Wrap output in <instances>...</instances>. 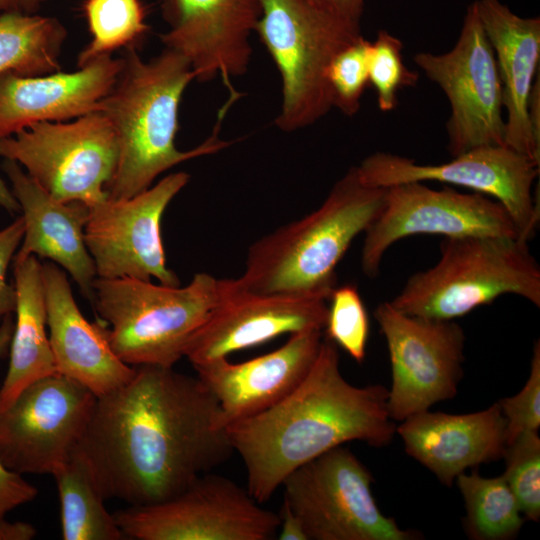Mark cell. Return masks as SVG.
Masks as SVG:
<instances>
[{
    "label": "cell",
    "mask_w": 540,
    "mask_h": 540,
    "mask_svg": "<svg viewBox=\"0 0 540 540\" xmlns=\"http://www.w3.org/2000/svg\"><path fill=\"white\" fill-rule=\"evenodd\" d=\"M105 500L143 506L169 499L231 457L219 404L196 376L135 366L96 397L79 444Z\"/></svg>",
    "instance_id": "cell-1"
},
{
    "label": "cell",
    "mask_w": 540,
    "mask_h": 540,
    "mask_svg": "<svg viewBox=\"0 0 540 540\" xmlns=\"http://www.w3.org/2000/svg\"><path fill=\"white\" fill-rule=\"evenodd\" d=\"M338 346L321 342L317 358L299 386L272 408L229 424L226 431L247 474V491L260 504L301 465L351 441L388 445L396 425L388 389L358 387L341 374Z\"/></svg>",
    "instance_id": "cell-2"
},
{
    "label": "cell",
    "mask_w": 540,
    "mask_h": 540,
    "mask_svg": "<svg viewBox=\"0 0 540 540\" xmlns=\"http://www.w3.org/2000/svg\"><path fill=\"white\" fill-rule=\"evenodd\" d=\"M123 59V68L98 109L110 120L119 144L118 165L106 189L107 198L113 200L133 197L175 165L231 144L218 138L226 113L221 109L218 125L209 138L188 151L176 147L179 105L185 89L195 79L182 54L165 48L145 61L131 46Z\"/></svg>",
    "instance_id": "cell-3"
},
{
    "label": "cell",
    "mask_w": 540,
    "mask_h": 540,
    "mask_svg": "<svg viewBox=\"0 0 540 540\" xmlns=\"http://www.w3.org/2000/svg\"><path fill=\"white\" fill-rule=\"evenodd\" d=\"M385 192L364 184L357 168H350L318 209L249 247L238 287L252 294L328 300L338 263L379 213Z\"/></svg>",
    "instance_id": "cell-4"
},
{
    "label": "cell",
    "mask_w": 540,
    "mask_h": 540,
    "mask_svg": "<svg viewBox=\"0 0 540 540\" xmlns=\"http://www.w3.org/2000/svg\"><path fill=\"white\" fill-rule=\"evenodd\" d=\"M231 279L197 273L186 286H166L134 278L93 283L91 304L110 328L108 341L130 366L173 367L213 309L225 298Z\"/></svg>",
    "instance_id": "cell-5"
},
{
    "label": "cell",
    "mask_w": 540,
    "mask_h": 540,
    "mask_svg": "<svg viewBox=\"0 0 540 540\" xmlns=\"http://www.w3.org/2000/svg\"><path fill=\"white\" fill-rule=\"evenodd\" d=\"M431 268L412 275L390 303L412 316L454 320L502 295L540 306V267L519 237L444 238Z\"/></svg>",
    "instance_id": "cell-6"
},
{
    "label": "cell",
    "mask_w": 540,
    "mask_h": 540,
    "mask_svg": "<svg viewBox=\"0 0 540 540\" xmlns=\"http://www.w3.org/2000/svg\"><path fill=\"white\" fill-rule=\"evenodd\" d=\"M255 31L282 80L275 124L285 132L314 124L333 107L327 68L341 49L362 36L360 23L307 0H261Z\"/></svg>",
    "instance_id": "cell-7"
},
{
    "label": "cell",
    "mask_w": 540,
    "mask_h": 540,
    "mask_svg": "<svg viewBox=\"0 0 540 540\" xmlns=\"http://www.w3.org/2000/svg\"><path fill=\"white\" fill-rule=\"evenodd\" d=\"M0 156L17 162L56 200L92 207L107 198L119 144L110 120L95 111L68 122H38L1 138Z\"/></svg>",
    "instance_id": "cell-8"
},
{
    "label": "cell",
    "mask_w": 540,
    "mask_h": 540,
    "mask_svg": "<svg viewBox=\"0 0 540 540\" xmlns=\"http://www.w3.org/2000/svg\"><path fill=\"white\" fill-rule=\"evenodd\" d=\"M373 477L342 445L292 471L282 482L283 502L299 519L307 540H413L379 509Z\"/></svg>",
    "instance_id": "cell-9"
},
{
    "label": "cell",
    "mask_w": 540,
    "mask_h": 540,
    "mask_svg": "<svg viewBox=\"0 0 540 540\" xmlns=\"http://www.w3.org/2000/svg\"><path fill=\"white\" fill-rule=\"evenodd\" d=\"M113 516L125 538L136 540H270L280 523L247 489L210 473L169 499Z\"/></svg>",
    "instance_id": "cell-10"
},
{
    "label": "cell",
    "mask_w": 540,
    "mask_h": 540,
    "mask_svg": "<svg viewBox=\"0 0 540 540\" xmlns=\"http://www.w3.org/2000/svg\"><path fill=\"white\" fill-rule=\"evenodd\" d=\"M414 62L450 102L446 128L453 157L477 147L504 145L502 84L476 1L467 9L452 50L439 55L417 53Z\"/></svg>",
    "instance_id": "cell-11"
},
{
    "label": "cell",
    "mask_w": 540,
    "mask_h": 540,
    "mask_svg": "<svg viewBox=\"0 0 540 540\" xmlns=\"http://www.w3.org/2000/svg\"><path fill=\"white\" fill-rule=\"evenodd\" d=\"M373 314L388 347L391 418L403 421L452 399L463 376L465 334L461 326L454 320L405 314L390 302L380 303Z\"/></svg>",
    "instance_id": "cell-12"
},
{
    "label": "cell",
    "mask_w": 540,
    "mask_h": 540,
    "mask_svg": "<svg viewBox=\"0 0 540 540\" xmlns=\"http://www.w3.org/2000/svg\"><path fill=\"white\" fill-rule=\"evenodd\" d=\"M364 233L361 268L371 278L378 275L388 248L412 235L519 237L512 218L498 201L447 187L435 190L423 182L387 187L383 205Z\"/></svg>",
    "instance_id": "cell-13"
},
{
    "label": "cell",
    "mask_w": 540,
    "mask_h": 540,
    "mask_svg": "<svg viewBox=\"0 0 540 540\" xmlns=\"http://www.w3.org/2000/svg\"><path fill=\"white\" fill-rule=\"evenodd\" d=\"M539 165L505 145L468 150L443 164H418L407 157L377 152L356 166L360 180L387 188L408 182L437 181L474 190L498 201L512 218L519 237L528 241L539 222L532 186Z\"/></svg>",
    "instance_id": "cell-14"
},
{
    "label": "cell",
    "mask_w": 540,
    "mask_h": 540,
    "mask_svg": "<svg viewBox=\"0 0 540 540\" xmlns=\"http://www.w3.org/2000/svg\"><path fill=\"white\" fill-rule=\"evenodd\" d=\"M96 396L58 373L0 412V460L19 474H53L80 444Z\"/></svg>",
    "instance_id": "cell-15"
},
{
    "label": "cell",
    "mask_w": 540,
    "mask_h": 540,
    "mask_svg": "<svg viewBox=\"0 0 540 540\" xmlns=\"http://www.w3.org/2000/svg\"><path fill=\"white\" fill-rule=\"evenodd\" d=\"M189 178L186 172L172 173L133 197L106 198L90 207L84 239L97 277L156 278L166 286L180 285L166 264L161 219Z\"/></svg>",
    "instance_id": "cell-16"
},
{
    "label": "cell",
    "mask_w": 540,
    "mask_h": 540,
    "mask_svg": "<svg viewBox=\"0 0 540 540\" xmlns=\"http://www.w3.org/2000/svg\"><path fill=\"white\" fill-rule=\"evenodd\" d=\"M161 8L169 26L160 35L165 48L189 61L196 80L220 76L230 98H239L232 78L249 67L250 36L261 14V0H162Z\"/></svg>",
    "instance_id": "cell-17"
},
{
    "label": "cell",
    "mask_w": 540,
    "mask_h": 540,
    "mask_svg": "<svg viewBox=\"0 0 540 540\" xmlns=\"http://www.w3.org/2000/svg\"><path fill=\"white\" fill-rule=\"evenodd\" d=\"M327 313L325 298L252 294L231 279L227 295L191 337L184 357L195 366L286 333L323 330Z\"/></svg>",
    "instance_id": "cell-18"
},
{
    "label": "cell",
    "mask_w": 540,
    "mask_h": 540,
    "mask_svg": "<svg viewBox=\"0 0 540 540\" xmlns=\"http://www.w3.org/2000/svg\"><path fill=\"white\" fill-rule=\"evenodd\" d=\"M321 332L293 333L280 348L245 362L219 358L193 366L216 398L224 425L258 415L291 394L317 358Z\"/></svg>",
    "instance_id": "cell-19"
},
{
    "label": "cell",
    "mask_w": 540,
    "mask_h": 540,
    "mask_svg": "<svg viewBox=\"0 0 540 540\" xmlns=\"http://www.w3.org/2000/svg\"><path fill=\"white\" fill-rule=\"evenodd\" d=\"M123 57H99L74 72L0 74V139L38 122H64L98 111L113 88Z\"/></svg>",
    "instance_id": "cell-20"
},
{
    "label": "cell",
    "mask_w": 540,
    "mask_h": 540,
    "mask_svg": "<svg viewBox=\"0 0 540 540\" xmlns=\"http://www.w3.org/2000/svg\"><path fill=\"white\" fill-rule=\"evenodd\" d=\"M49 342L56 371L91 391L106 395L127 383L135 367L114 353L106 327L89 322L76 304L66 273L42 264Z\"/></svg>",
    "instance_id": "cell-21"
},
{
    "label": "cell",
    "mask_w": 540,
    "mask_h": 540,
    "mask_svg": "<svg viewBox=\"0 0 540 540\" xmlns=\"http://www.w3.org/2000/svg\"><path fill=\"white\" fill-rule=\"evenodd\" d=\"M1 167L11 183L25 226L21 248L14 258L37 255L60 265L91 303L97 274L84 239L90 207L79 201L56 200L13 160L4 159Z\"/></svg>",
    "instance_id": "cell-22"
},
{
    "label": "cell",
    "mask_w": 540,
    "mask_h": 540,
    "mask_svg": "<svg viewBox=\"0 0 540 540\" xmlns=\"http://www.w3.org/2000/svg\"><path fill=\"white\" fill-rule=\"evenodd\" d=\"M505 418L499 403L475 413L447 414L425 410L396 427L405 451L451 486L466 469L502 457Z\"/></svg>",
    "instance_id": "cell-23"
},
{
    "label": "cell",
    "mask_w": 540,
    "mask_h": 540,
    "mask_svg": "<svg viewBox=\"0 0 540 540\" xmlns=\"http://www.w3.org/2000/svg\"><path fill=\"white\" fill-rule=\"evenodd\" d=\"M476 5L502 84L504 145L540 164V141L528 111L540 58V19L519 17L499 0H477Z\"/></svg>",
    "instance_id": "cell-24"
},
{
    "label": "cell",
    "mask_w": 540,
    "mask_h": 540,
    "mask_svg": "<svg viewBox=\"0 0 540 540\" xmlns=\"http://www.w3.org/2000/svg\"><path fill=\"white\" fill-rule=\"evenodd\" d=\"M13 270L16 318L8 371L0 388V412L8 408L31 383L57 373L46 332L42 264L34 255L14 258Z\"/></svg>",
    "instance_id": "cell-25"
},
{
    "label": "cell",
    "mask_w": 540,
    "mask_h": 540,
    "mask_svg": "<svg viewBox=\"0 0 540 540\" xmlns=\"http://www.w3.org/2000/svg\"><path fill=\"white\" fill-rule=\"evenodd\" d=\"M52 476L60 500L64 540L126 539L105 508L93 468L79 445Z\"/></svg>",
    "instance_id": "cell-26"
},
{
    "label": "cell",
    "mask_w": 540,
    "mask_h": 540,
    "mask_svg": "<svg viewBox=\"0 0 540 540\" xmlns=\"http://www.w3.org/2000/svg\"><path fill=\"white\" fill-rule=\"evenodd\" d=\"M66 27L54 17L37 14L0 16V74L37 76L60 71Z\"/></svg>",
    "instance_id": "cell-27"
},
{
    "label": "cell",
    "mask_w": 540,
    "mask_h": 540,
    "mask_svg": "<svg viewBox=\"0 0 540 540\" xmlns=\"http://www.w3.org/2000/svg\"><path fill=\"white\" fill-rule=\"evenodd\" d=\"M456 482L465 503L464 527L471 539L507 540L519 533L525 518L502 476L463 472Z\"/></svg>",
    "instance_id": "cell-28"
},
{
    "label": "cell",
    "mask_w": 540,
    "mask_h": 540,
    "mask_svg": "<svg viewBox=\"0 0 540 540\" xmlns=\"http://www.w3.org/2000/svg\"><path fill=\"white\" fill-rule=\"evenodd\" d=\"M83 13L91 40L77 57L78 68L134 46L149 30L141 0H84Z\"/></svg>",
    "instance_id": "cell-29"
},
{
    "label": "cell",
    "mask_w": 540,
    "mask_h": 540,
    "mask_svg": "<svg viewBox=\"0 0 540 540\" xmlns=\"http://www.w3.org/2000/svg\"><path fill=\"white\" fill-rule=\"evenodd\" d=\"M503 479L514 494L525 519L540 518V438L538 432L521 434L506 445Z\"/></svg>",
    "instance_id": "cell-30"
},
{
    "label": "cell",
    "mask_w": 540,
    "mask_h": 540,
    "mask_svg": "<svg viewBox=\"0 0 540 540\" xmlns=\"http://www.w3.org/2000/svg\"><path fill=\"white\" fill-rule=\"evenodd\" d=\"M324 329L326 338L347 352L356 362L366 356L369 338V317L356 286L335 287L328 299Z\"/></svg>",
    "instance_id": "cell-31"
},
{
    "label": "cell",
    "mask_w": 540,
    "mask_h": 540,
    "mask_svg": "<svg viewBox=\"0 0 540 540\" xmlns=\"http://www.w3.org/2000/svg\"><path fill=\"white\" fill-rule=\"evenodd\" d=\"M371 42L363 36L341 49L331 60L326 73L333 107L347 116L360 108V100L369 84Z\"/></svg>",
    "instance_id": "cell-32"
},
{
    "label": "cell",
    "mask_w": 540,
    "mask_h": 540,
    "mask_svg": "<svg viewBox=\"0 0 540 540\" xmlns=\"http://www.w3.org/2000/svg\"><path fill=\"white\" fill-rule=\"evenodd\" d=\"M403 44L400 39L385 30L378 32L369 52V83L377 93L381 111L393 110L397 104V92L405 86H414L418 74L403 63Z\"/></svg>",
    "instance_id": "cell-33"
},
{
    "label": "cell",
    "mask_w": 540,
    "mask_h": 540,
    "mask_svg": "<svg viewBox=\"0 0 540 540\" xmlns=\"http://www.w3.org/2000/svg\"><path fill=\"white\" fill-rule=\"evenodd\" d=\"M501 412L505 418L506 445L521 434L538 432L540 427V343L534 345L529 378L522 390L514 396L501 399Z\"/></svg>",
    "instance_id": "cell-34"
},
{
    "label": "cell",
    "mask_w": 540,
    "mask_h": 540,
    "mask_svg": "<svg viewBox=\"0 0 540 540\" xmlns=\"http://www.w3.org/2000/svg\"><path fill=\"white\" fill-rule=\"evenodd\" d=\"M22 216L0 230V325L3 319L15 312L16 288L7 282V270L24 236Z\"/></svg>",
    "instance_id": "cell-35"
},
{
    "label": "cell",
    "mask_w": 540,
    "mask_h": 540,
    "mask_svg": "<svg viewBox=\"0 0 540 540\" xmlns=\"http://www.w3.org/2000/svg\"><path fill=\"white\" fill-rule=\"evenodd\" d=\"M38 495V489L27 482L22 474L8 469L0 460V518L26 504Z\"/></svg>",
    "instance_id": "cell-36"
},
{
    "label": "cell",
    "mask_w": 540,
    "mask_h": 540,
    "mask_svg": "<svg viewBox=\"0 0 540 540\" xmlns=\"http://www.w3.org/2000/svg\"><path fill=\"white\" fill-rule=\"evenodd\" d=\"M315 7L345 20L360 23L364 0H307Z\"/></svg>",
    "instance_id": "cell-37"
},
{
    "label": "cell",
    "mask_w": 540,
    "mask_h": 540,
    "mask_svg": "<svg viewBox=\"0 0 540 540\" xmlns=\"http://www.w3.org/2000/svg\"><path fill=\"white\" fill-rule=\"evenodd\" d=\"M278 515L280 523L277 536L280 540H307L302 524L285 502Z\"/></svg>",
    "instance_id": "cell-38"
},
{
    "label": "cell",
    "mask_w": 540,
    "mask_h": 540,
    "mask_svg": "<svg viewBox=\"0 0 540 540\" xmlns=\"http://www.w3.org/2000/svg\"><path fill=\"white\" fill-rule=\"evenodd\" d=\"M36 534V528L30 523L0 518V540H31Z\"/></svg>",
    "instance_id": "cell-39"
},
{
    "label": "cell",
    "mask_w": 540,
    "mask_h": 540,
    "mask_svg": "<svg viewBox=\"0 0 540 540\" xmlns=\"http://www.w3.org/2000/svg\"><path fill=\"white\" fill-rule=\"evenodd\" d=\"M45 0H0V16L4 14L32 15Z\"/></svg>",
    "instance_id": "cell-40"
},
{
    "label": "cell",
    "mask_w": 540,
    "mask_h": 540,
    "mask_svg": "<svg viewBox=\"0 0 540 540\" xmlns=\"http://www.w3.org/2000/svg\"><path fill=\"white\" fill-rule=\"evenodd\" d=\"M0 206L8 213L14 214L20 211V206L12 192L0 176Z\"/></svg>",
    "instance_id": "cell-41"
},
{
    "label": "cell",
    "mask_w": 540,
    "mask_h": 540,
    "mask_svg": "<svg viewBox=\"0 0 540 540\" xmlns=\"http://www.w3.org/2000/svg\"><path fill=\"white\" fill-rule=\"evenodd\" d=\"M14 321L11 315L6 316L0 325V359L5 355L12 339Z\"/></svg>",
    "instance_id": "cell-42"
}]
</instances>
